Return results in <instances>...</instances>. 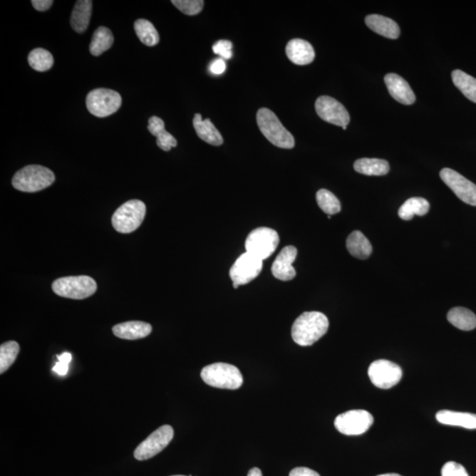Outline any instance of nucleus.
Instances as JSON below:
<instances>
[{
    "instance_id": "2",
    "label": "nucleus",
    "mask_w": 476,
    "mask_h": 476,
    "mask_svg": "<svg viewBox=\"0 0 476 476\" xmlns=\"http://www.w3.org/2000/svg\"><path fill=\"white\" fill-rule=\"evenodd\" d=\"M257 123L262 135L275 147L291 150L295 147V139L282 125L278 117L267 108H262L257 113Z\"/></svg>"
},
{
    "instance_id": "37",
    "label": "nucleus",
    "mask_w": 476,
    "mask_h": 476,
    "mask_svg": "<svg viewBox=\"0 0 476 476\" xmlns=\"http://www.w3.org/2000/svg\"><path fill=\"white\" fill-rule=\"evenodd\" d=\"M58 362L56 363L52 370L58 375L65 376L68 373V366L71 361H72V355L68 352H65L62 355L58 356Z\"/></svg>"
},
{
    "instance_id": "33",
    "label": "nucleus",
    "mask_w": 476,
    "mask_h": 476,
    "mask_svg": "<svg viewBox=\"0 0 476 476\" xmlns=\"http://www.w3.org/2000/svg\"><path fill=\"white\" fill-rule=\"evenodd\" d=\"M319 207L328 215L340 213L341 209L340 200L328 190L321 189L316 195Z\"/></svg>"
},
{
    "instance_id": "18",
    "label": "nucleus",
    "mask_w": 476,
    "mask_h": 476,
    "mask_svg": "<svg viewBox=\"0 0 476 476\" xmlns=\"http://www.w3.org/2000/svg\"><path fill=\"white\" fill-rule=\"evenodd\" d=\"M115 336L124 340H139L150 336L152 332L150 324L143 321H129L113 326Z\"/></svg>"
},
{
    "instance_id": "22",
    "label": "nucleus",
    "mask_w": 476,
    "mask_h": 476,
    "mask_svg": "<svg viewBox=\"0 0 476 476\" xmlns=\"http://www.w3.org/2000/svg\"><path fill=\"white\" fill-rule=\"evenodd\" d=\"M436 418L442 425L476 429V415L471 413L441 410L436 415Z\"/></svg>"
},
{
    "instance_id": "31",
    "label": "nucleus",
    "mask_w": 476,
    "mask_h": 476,
    "mask_svg": "<svg viewBox=\"0 0 476 476\" xmlns=\"http://www.w3.org/2000/svg\"><path fill=\"white\" fill-rule=\"evenodd\" d=\"M29 64L31 68L38 72H46L50 70L54 64V58L50 51L37 48L33 50L29 55Z\"/></svg>"
},
{
    "instance_id": "17",
    "label": "nucleus",
    "mask_w": 476,
    "mask_h": 476,
    "mask_svg": "<svg viewBox=\"0 0 476 476\" xmlns=\"http://www.w3.org/2000/svg\"><path fill=\"white\" fill-rule=\"evenodd\" d=\"M286 54L289 61L297 66L311 64L315 58V51L311 44L299 38L289 41L286 46Z\"/></svg>"
},
{
    "instance_id": "12",
    "label": "nucleus",
    "mask_w": 476,
    "mask_h": 476,
    "mask_svg": "<svg viewBox=\"0 0 476 476\" xmlns=\"http://www.w3.org/2000/svg\"><path fill=\"white\" fill-rule=\"evenodd\" d=\"M263 260L257 257L244 252L234 263L229 270V276L233 284L244 285L254 281L262 272Z\"/></svg>"
},
{
    "instance_id": "43",
    "label": "nucleus",
    "mask_w": 476,
    "mask_h": 476,
    "mask_svg": "<svg viewBox=\"0 0 476 476\" xmlns=\"http://www.w3.org/2000/svg\"><path fill=\"white\" fill-rule=\"evenodd\" d=\"M327 218L331 219V218H332V217H331V215H328V217H327Z\"/></svg>"
},
{
    "instance_id": "16",
    "label": "nucleus",
    "mask_w": 476,
    "mask_h": 476,
    "mask_svg": "<svg viewBox=\"0 0 476 476\" xmlns=\"http://www.w3.org/2000/svg\"><path fill=\"white\" fill-rule=\"evenodd\" d=\"M385 83L390 95L397 102L405 105H411L415 102L414 92L403 77L396 73H388L385 76Z\"/></svg>"
},
{
    "instance_id": "34",
    "label": "nucleus",
    "mask_w": 476,
    "mask_h": 476,
    "mask_svg": "<svg viewBox=\"0 0 476 476\" xmlns=\"http://www.w3.org/2000/svg\"><path fill=\"white\" fill-rule=\"evenodd\" d=\"M171 3L187 16H196L202 12L204 6L203 0H173Z\"/></svg>"
},
{
    "instance_id": "39",
    "label": "nucleus",
    "mask_w": 476,
    "mask_h": 476,
    "mask_svg": "<svg viewBox=\"0 0 476 476\" xmlns=\"http://www.w3.org/2000/svg\"><path fill=\"white\" fill-rule=\"evenodd\" d=\"M289 476H321L317 472L308 467H296L289 473Z\"/></svg>"
},
{
    "instance_id": "35",
    "label": "nucleus",
    "mask_w": 476,
    "mask_h": 476,
    "mask_svg": "<svg viewBox=\"0 0 476 476\" xmlns=\"http://www.w3.org/2000/svg\"><path fill=\"white\" fill-rule=\"evenodd\" d=\"M441 475L442 476H470L462 465L456 463L455 461L445 463L442 467Z\"/></svg>"
},
{
    "instance_id": "3",
    "label": "nucleus",
    "mask_w": 476,
    "mask_h": 476,
    "mask_svg": "<svg viewBox=\"0 0 476 476\" xmlns=\"http://www.w3.org/2000/svg\"><path fill=\"white\" fill-rule=\"evenodd\" d=\"M55 180L54 173L46 167L29 165L17 171L12 184L18 191L36 192L51 187Z\"/></svg>"
},
{
    "instance_id": "29",
    "label": "nucleus",
    "mask_w": 476,
    "mask_h": 476,
    "mask_svg": "<svg viewBox=\"0 0 476 476\" xmlns=\"http://www.w3.org/2000/svg\"><path fill=\"white\" fill-rule=\"evenodd\" d=\"M453 83L470 101L476 103V79L461 70H455L452 73Z\"/></svg>"
},
{
    "instance_id": "38",
    "label": "nucleus",
    "mask_w": 476,
    "mask_h": 476,
    "mask_svg": "<svg viewBox=\"0 0 476 476\" xmlns=\"http://www.w3.org/2000/svg\"><path fill=\"white\" fill-rule=\"evenodd\" d=\"M226 63L222 58L214 59L209 66V71L215 76H220V74L225 72Z\"/></svg>"
},
{
    "instance_id": "6",
    "label": "nucleus",
    "mask_w": 476,
    "mask_h": 476,
    "mask_svg": "<svg viewBox=\"0 0 476 476\" xmlns=\"http://www.w3.org/2000/svg\"><path fill=\"white\" fill-rule=\"evenodd\" d=\"M146 215V205L138 200H129L115 212L111 222L118 232L128 234L139 228Z\"/></svg>"
},
{
    "instance_id": "41",
    "label": "nucleus",
    "mask_w": 476,
    "mask_h": 476,
    "mask_svg": "<svg viewBox=\"0 0 476 476\" xmlns=\"http://www.w3.org/2000/svg\"><path fill=\"white\" fill-rule=\"evenodd\" d=\"M247 476H263V475H262V470H259V468L254 467L252 468L250 471H249Z\"/></svg>"
},
{
    "instance_id": "21",
    "label": "nucleus",
    "mask_w": 476,
    "mask_h": 476,
    "mask_svg": "<svg viewBox=\"0 0 476 476\" xmlns=\"http://www.w3.org/2000/svg\"><path fill=\"white\" fill-rule=\"evenodd\" d=\"M92 7L91 0H79L76 2L70 20L74 31L83 34L87 31L90 21Z\"/></svg>"
},
{
    "instance_id": "9",
    "label": "nucleus",
    "mask_w": 476,
    "mask_h": 476,
    "mask_svg": "<svg viewBox=\"0 0 476 476\" xmlns=\"http://www.w3.org/2000/svg\"><path fill=\"white\" fill-rule=\"evenodd\" d=\"M373 423L374 418L371 413L363 409H356L338 415L334 426L341 434L358 436L366 433Z\"/></svg>"
},
{
    "instance_id": "32",
    "label": "nucleus",
    "mask_w": 476,
    "mask_h": 476,
    "mask_svg": "<svg viewBox=\"0 0 476 476\" xmlns=\"http://www.w3.org/2000/svg\"><path fill=\"white\" fill-rule=\"evenodd\" d=\"M20 352V346L16 341L5 342L0 347V374L6 373L16 362Z\"/></svg>"
},
{
    "instance_id": "40",
    "label": "nucleus",
    "mask_w": 476,
    "mask_h": 476,
    "mask_svg": "<svg viewBox=\"0 0 476 476\" xmlns=\"http://www.w3.org/2000/svg\"><path fill=\"white\" fill-rule=\"evenodd\" d=\"M32 6L39 12H44V11L49 10L53 4L52 0H33Z\"/></svg>"
},
{
    "instance_id": "23",
    "label": "nucleus",
    "mask_w": 476,
    "mask_h": 476,
    "mask_svg": "<svg viewBox=\"0 0 476 476\" xmlns=\"http://www.w3.org/2000/svg\"><path fill=\"white\" fill-rule=\"evenodd\" d=\"M148 130L152 135L157 138L156 143L163 151L168 152L177 146V141L173 135L165 130V122L158 117H152L148 120Z\"/></svg>"
},
{
    "instance_id": "24",
    "label": "nucleus",
    "mask_w": 476,
    "mask_h": 476,
    "mask_svg": "<svg viewBox=\"0 0 476 476\" xmlns=\"http://www.w3.org/2000/svg\"><path fill=\"white\" fill-rule=\"evenodd\" d=\"M347 249L353 257L359 259H366L369 258L373 252V247L368 240V238L359 230L353 232L347 238L346 242Z\"/></svg>"
},
{
    "instance_id": "42",
    "label": "nucleus",
    "mask_w": 476,
    "mask_h": 476,
    "mask_svg": "<svg viewBox=\"0 0 476 476\" xmlns=\"http://www.w3.org/2000/svg\"><path fill=\"white\" fill-rule=\"evenodd\" d=\"M378 476H401V475H398V474H393V473H391V474H384V475H378Z\"/></svg>"
},
{
    "instance_id": "26",
    "label": "nucleus",
    "mask_w": 476,
    "mask_h": 476,
    "mask_svg": "<svg viewBox=\"0 0 476 476\" xmlns=\"http://www.w3.org/2000/svg\"><path fill=\"white\" fill-rule=\"evenodd\" d=\"M447 319L452 326L462 331L474 330L476 327V316L467 308H452L448 312Z\"/></svg>"
},
{
    "instance_id": "28",
    "label": "nucleus",
    "mask_w": 476,
    "mask_h": 476,
    "mask_svg": "<svg viewBox=\"0 0 476 476\" xmlns=\"http://www.w3.org/2000/svg\"><path fill=\"white\" fill-rule=\"evenodd\" d=\"M430 210V203L425 199L416 198L408 199L399 209V217L405 221L411 220L415 215L423 217Z\"/></svg>"
},
{
    "instance_id": "8",
    "label": "nucleus",
    "mask_w": 476,
    "mask_h": 476,
    "mask_svg": "<svg viewBox=\"0 0 476 476\" xmlns=\"http://www.w3.org/2000/svg\"><path fill=\"white\" fill-rule=\"evenodd\" d=\"M86 104L94 116L106 118L117 113L121 107L122 98L119 93L111 89L96 88L88 93Z\"/></svg>"
},
{
    "instance_id": "14",
    "label": "nucleus",
    "mask_w": 476,
    "mask_h": 476,
    "mask_svg": "<svg viewBox=\"0 0 476 476\" xmlns=\"http://www.w3.org/2000/svg\"><path fill=\"white\" fill-rule=\"evenodd\" d=\"M315 109L319 118L329 124L345 128L351 121V116L346 108L330 96L322 95L319 98L315 103Z\"/></svg>"
},
{
    "instance_id": "5",
    "label": "nucleus",
    "mask_w": 476,
    "mask_h": 476,
    "mask_svg": "<svg viewBox=\"0 0 476 476\" xmlns=\"http://www.w3.org/2000/svg\"><path fill=\"white\" fill-rule=\"evenodd\" d=\"M98 289L94 279L87 275L59 278L52 284V290L66 299L81 300L88 299Z\"/></svg>"
},
{
    "instance_id": "36",
    "label": "nucleus",
    "mask_w": 476,
    "mask_h": 476,
    "mask_svg": "<svg viewBox=\"0 0 476 476\" xmlns=\"http://www.w3.org/2000/svg\"><path fill=\"white\" fill-rule=\"evenodd\" d=\"M232 47L230 41L221 40L214 44L213 51L215 54L221 56L222 59H230L232 58Z\"/></svg>"
},
{
    "instance_id": "13",
    "label": "nucleus",
    "mask_w": 476,
    "mask_h": 476,
    "mask_svg": "<svg viewBox=\"0 0 476 476\" xmlns=\"http://www.w3.org/2000/svg\"><path fill=\"white\" fill-rule=\"evenodd\" d=\"M443 182L463 202L476 206V185L457 171L449 168L440 171Z\"/></svg>"
},
{
    "instance_id": "4",
    "label": "nucleus",
    "mask_w": 476,
    "mask_h": 476,
    "mask_svg": "<svg viewBox=\"0 0 476 476\" xmlns=\"http://www.w3.org/2000/svg\"><path fill=\"white\" fill-rule=\"evenodd\" d=\"M200 376L207 385L221 389L236 390L241 388L244 382L240 371L236 366L224 363L205 367Z\"/></svg>"
},
{
    "instance_id": "44",
    "label": "nucleus",
    "mask_w": 476,
    "mask_h": 476,
    "mask_svg": "<svg viewBox=\"0 0 476 476\" xmlns=\"http://www.w3.org/2000/svg\"><path fill=\"white\" fill-rule=\"evenodd\" d=\"M172 476H185V475H172Z\"/></svg>"
},
{
    "instance_id": "11",
    "label": "nucleus",
    "mask_w": 476,
    "mask_h": 476,
    "mask_svg": "<svg viewBox=\"0 0 476 476\" xmlns=\"http://www.w3.org/2000/svg\"><path fill=\"white\" fill-rule=\"evenodd\" d=\"M368 374L371 383L377 388L389 389L400 381L403 370L391 361L381 359L371 364Z\"/></svg>"
},
{
    "instance_id": "15",
    "label": "nucleus",
    "mask_w": 476,
    "mask_h": 476,
    "mask_svg": "<svg viewBox=\"0 0 476 476\" xmlns=\"http://www.w3.org/2000/svg\"><path fill=\"white\" fill-rule=\"evenodd\" d=\"M297 256L295 247L289 245L282 249L280 254L275 259L272 265V273L278 280L288 281L296 277V273L292 266Z\"/></svg>"
},
{
    "instance_id": "27",
    "label": "nucleus",
    "mask_w": 476,
    "mask_h": 476,
    "mask_svg": "<svg viewBox=\"0 0 476 476\" xmlns=\"http://www.w3.org/2000/svg\"><path fill=\"white\" fill-rule=\"evenodd\" d=\"M114 43L113 32L106 27H99L92 36L89 51L93 56L102 55L103 52L110 50Z\"/></svg>"
},
{
    "instance_id": "1",
    "label": "nucleus",
    "mask_w": 476,
    "mask_h": 476,
    "mask_svg": "<svg viewBox=\"0 0 476 476\" xmlns=\"http://www.w3.org/2000/svg\"><path fill=\"white\" fill-rule=\"evenodd\" d=\"M328 327L329 321L325 314L319 311L304 312L293 324L292 339L303 347L311 346L325 336Z\"/></svg>"
},
{
    "instance_id": "19",
    "label": "nucleus",
    "mask_w": 476,
    "mask_h": 476,
    "mask_svg": "<svg viewBox=\"0 0 476 476\" xmlns=\"http://www.w3.org/2000/svg\"><path fill=\"white\" fill-rule=\"evenodd\" d=\"M193 128L200 140L212 146H221L223 138L209 118L203 120L202 115L197 113L193 118Z\"/></svg>"
},
{
    "instance_id": "7",
    "label": "nucleus",
    "mask_w": 476,
    "mask_h": 476,
    "mask_svg": "<svg viewBox=\"0 0 476 476\" xmlns=\"http://www.w3.org/2000/svg\"><path fill=\"white\" fill-rule=\"evenodd\" d=\"M280 237L274 229L262 227L249 234L245 241L247 252L264 260L269 259L276 250Z\"/></svg>"
},
{
    "instance_id": "20",
    "label": "nucleus",
    "mask_w": 476,
    "mask_h": 476,
    "mask_svg": "<svg viewBox=\"0 0 476 476\" xmlns=\"http://www.w3.org/2000/svg\"><path fill=\"white\" fill-rule=\"evenodd\" d=\"M366 24L371 31L388 38L397 39L400 36L399 25L390 18L378 14H371L366 18Z\"/></svg>"
},
{
    "instance_id": "25",
    "label": "nucleus",
    "mask_w": 476,
    "mask_h": 476,
    "mask_svg": "<svg viewBox=\"0 0 476 476\" xmlns=\"http://www.w3.org/2000/svg\"><path fill=\"white\" fill-rule=\"evenodd\" d=\"M356 172L366 176H385L389 172V163L386 160L377 158H362L354 163Z\"/></svg>"
},
{
    "instance_id": "10",
    "label": "nucleus",
    "mask_w": 476,
    "mask_h": 476,
    "mask_svg": "<svg viewBox=\"0 0 476 476\" xmlns=\"http://www.w3.org/2000/svg\"><path fill=\"white\" fill-rule=\"evenodd\" d=\"M174 438V430L170 425H163L154 431L138 446L135 451V458L147 460L153 458L169 445Z\"/></svg>"
},
{
    "instance_id": "30",
    "label": "nucleus",
    "mask_w": 476,
    "mask_h": 476,
    "mask_svg": "<svg viewBox=\"0 0 476 476\" xmlns=\"http://www.w3.org/2000/svg\"><path fill=\"white\" fill-rule=\"evenodd\" d=\"M136 35L141 43L147 46H155L160 42V36L155 26L145 19L137 20L135 24Z\"/></svg>"
}]
</instances>
